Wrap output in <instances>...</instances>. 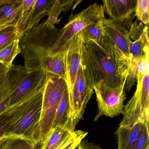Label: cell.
<instances>
[{
  "label": "cell",
  "instance_id": "6da1fadb",
  "mask_svg": "<svg viewBox=\"0 0 149 149\" xmlns=\"http://www.w3.org/2000/svg\"><path fill=\"white\" fill-rule=\"evenodd\" d=\"M81 66L88 84H103L112 88L125 85L129 61L109 38L83 42Z\"/></svg>",
  "mask_w": 149,
  "mask_h": 149
},
{
  "label": "cell",
  "instance_id": "7a4b0ae2",
  "mask_svg": "<svg viewBox=\"0 0 149 149\" xmlns=\"http://www.w3.org/2000/svg\"><path fill=\"white\" fill-rule=\"evenodd\" d=\"M43 89L23 102L7 108L0 115V122L5 126L6 136L39 141Z\"/></svg>",
  "mask_w": 149,
  "mask_h": 149
},
{
  "label": "cell",
  "instance_id": "3957f363",
  "mask_svg": "<svg viewBox=\"0 0 149 149\" xmlns=\"http://www.w3.org/2000/svg\"><path fill=\"white\" fill-rule=\"evenodd\" d=\"M59 30L48 25L46 21L23 33L19 41L21 54L27 72L46 68L53 56L52 49Z\"/></svg>",
  "mask_w": 149,
  "mask_h": 149
},
{
  "label": "cell",
  "instance_id": "277c9868",
  "mask_svg": "<svg viewBox=\"0 0 149 149\" xmlns=\"http://www.w3.org/2000/svg\"><path fill=\"white\" fill-rule=\"evenodd\" d=\"M67 89L65 79L47 74L39 125L38 141L42 143L53 128L58 106Z\"/></svg>",
  "mask_w": 149,
  "mask_h": 149
},
{
  "label": "cell",
  "instance_id": "5b68a950",
  "mask_svg": "<svg viewBox=\"0 0 149 149\" xmlns=\"http://www.w3.org/2000/svg\"><path fill=\"white\" fill-rule=\"evenodd\" d=\"M103 6L95 3L77 14L71 15L69 22L59 30L58 37L52 49L51 54L54 55L65 52L71 38L92 23L105 18Z\"/></svg>",
  "mask_w": 149,
  "mask_h": 149
},
{
  "label": "cell",
  "instance_id": "8992f818",
  "mask_svg": "<svg viewBox=\"0 0 149 149\" xmlns=\"http://www.w3.org/2000/svg\"><path fill=\"white\" fill-rule=\"evenodd\" d=\"M146 71L137 84L134 95L124 106L123 118L119 126H132L138 123L149 124V73Z\"/></svg>",
  "mask_w": 149,
  "mask_h": 149
},
{
  "label": "cell",
  "instance_id": "52a82bcc",
  "mask_svg": "<svg viewBox=\"0 0 149 149\" xmlns=\"http://www.w3.org/2000/svg\"><path fill=\"white\" fill-rule=\"evenodd\" d=\"M97 103L98 112L94 119L97 121L102 116L115 117L123 114L124 102L126 98L125 85L117 88L107 87L102 83H98L94 87Z\"/></svg>",
  "mask_w": 149,
  "mask_h": 149
},
{
  "label": "cell",
  "instance_id": "ba28073f",
  "mask_svg": "<svg viewBox=\"0 0 149 149\" xmlns=\"http://www.w3.org/2000/svg\"><path fill=\"white\" fill-rule=\"evenodd\" d=\"M68 93V119L76 126L78 123L83 119L87 104L94 93V89L87 83L81 66L74 86L71 91Z\"/></svg>",
  "mask_w": 149,
  "mask_h": 149
},
{
  "label": "cell",
  "instance_id": "9c48e42d",
  "mask_svg": "<svg viewBox=\"0 0 149 149\" xmlns=\"http://www.w3.org/2000/svg\"><path fill=\"white\" fill-rule=\"evenodd\" d=\"M47 78V73L44 69L27 72L23 81L12 93L7 108L23 102L42 90Z\"/></svg>",
  "mask_w": 149,
  "mask_h": 149
},
{
  "label": "cell",
  "instance_id": "30bf717a",
  "mask_svg": "<svg viewBox=\"0 0 149 149\" xmlns=\"http://www.w3.org/2000/svg\"><path fill=\"white\" fill-rule=\"evenodd\" d=\"M136 2L137 0H104L103 7L109 19L129 31L133 23Z\"/></svg>",
  "mask_w": 149,
  "mask_h": 149
},
{
  "label": "cell",
  "instance_id": "8fae6325",
  "mask_svg": "<svg viewBox=\"0 0 149 149\" xmlns=\"http://www.w3.org/2000/svg\"><path fill=\"white\" fill-rule=\"evenodd\" d=\"M83 41L81 32L74 36L70 41L64 56L66 81L68 92L74 85L81 67Z\"/></svg>",
  "mask_w": 149,
  "mask_h": 149
},
{
  "label": "cell",
  "instance_id": "7c38bea8",
  "mask_svg": "<svg viewBox=\"0 0 149 149\" xmlns=\"http://www.w3.org/2000/svg\"><path fill=\"white\" fill-rule=\"evenodd\" d=\"M102 22L105 35L112 41L130 62V47L132 41L128 30L109 19L104 18Z\"/></svg>",
  "mask_w": 149,
  "mask_h": 149
},
{
  "label": "cell",
  "instance_id": "4fadbf2b",
  "mask_svg": "<svg viewBox=\"0 0 149 149\" xmlns=\"http://www.w3.org/2000/svg\"><path fill=\"white\" fill-rule=\"evenodd\" d=\"M27 73L21 65H13L10 68L6 81L0 87V115L8 107L12 93L23 81Z\"/></svg>",
  "mask_w": 149,
  "mask_h": 149
},
{
  "label": "cell",
  "instance_id": "5bb4252c",
  "mask_svg": "<svg viewBox=\"0 0 149 149\" xmlns=\"http://www.w3.org/2000/svg\"><path fill=\"white\" fill-rule=\"evenodd\" d=\"M76 125L70 120L51 130L40 149H56L75 130Z\"/></svg>",
  "mask_w": 149,
  "mask_h": 149
},
{
  "label": "cell",
  "instance_id": "9a60e30c",
  "mask_svg": "<svg viewBox=\"0 0 149 149\" xmlns=\"http://www.w3.org/2000/svg\"><path fill=\"white\" fill-rule=\"evenodd\" d=\"M22 0H0V24H16L22 12Z\"/></svg>",
  "mask_w": 149,
  "mask_h": 149
},
{
  "label": "cell",
  "instance_id": "2e32d148",
  "mask_svg": "<svg viewBox=\"0 0 149 149\" xmlns=\"http://www.w3.org/2000/svg\"><path fill=\"white\" fill-rule=\"evenodd\" d=\"M55 1L54 0H36L33 7L26 16L25 21L26 28L24 33L39 24L41 20L47 15L48 10Z\"/></svg>",
  "mask_w": 149,
  "mask_h": 149
},
{
  "label": "cell",
  "instance_id": "e0dca14e",
  "mask_svg": "<svg viewBox=\"0 0 149 149\" xmlns=\"http://www.w3.org/2000/svg\"><path fill=\"white\" fill-rule=\"evenodd\" d=\"M143 123L132 126H119L115 132L118 141V149H129L139 136Z\"/></svg>",
  "mask_w": 149,
  "mask_h": 149
},
{
  "label": "cell",
  "instance_id": "ac0fdd59",
  "mask_svg": "<svg viewBox=\"0 0 149 149\" xmlns=\"http://www.w3.org/2000/svg\"><path fill=\"white\" fill-rule=\"evenodd\" d=\"M20 39L15 40L0 49V63L10 69L15 58L21 54Z\"/></svg>",
  "mask_w": 149,
  "mask_h": 149
},
{
  "label": "cell",
  "instance_id": "d6986e66",
  "mask_svg": "<svg viewBox=\"0 0 149 149\" xmlns=\"http://www.w3.org/2000/svg\"><path fill=\"white\" fill-rule=\"evenodd\" d=\"M42 143L24 138H13L7 140L0 149H40Z\"/></svg>",
  "mask_w": 149,
  "mask_h": 149
},
{
  "label": "cell",
  "instance_id": "ffe728a7",
  "mask_svg": "<svg viewBox=\"0 0 149 149\" xmlns=\"http://www.w3.org/2000/svg\"><path fill=\"white\" fill-rule=\"evenodd\" d=\"M23 34L16 25H8L4 27L0 30V49L15 40H20Z\"/></svg>",
  "mask_w": 149,
  "mask_h": 149
},
{
  "label": "cell",
  "instance_id": "44dd1931",
  "mask_svg": "<svg viewBox=\"0 0 149 149\" xmlns=\"http://www.w3.org/2000/svg\"><path fill=\"white\" fill-rule=\"evenodd\" d=\"M69 113V96L67 89L63 94L61 101L58 106L54 120L53 128L62 125L68 121ZM52 128V129H53Z\"/></svg>",
  "mask_w": 149,
  "mask_h": 149
},
{
  "label": "cell",
  "instance_id": "7402d4cb",
  "mask_svg": "<svg viewBox=\"0 0 149 149\" xmlns=\"http://www.w3.org/2000/svg\"><path fill=\"white\" fill-rule=\"evenodd\" d=\"M102 21L92 23L81 31L83 42L98 40L105 35Z\"/></svg>",
  "mask_w": 149,
  "mask_h": 149
},
{
  "label": "cell",
  "instance_id": "603a6c76",
  "mask_svg": "<svg viewBox=\"0 0 149 149\" xmlns=\"http://www.w3.org/2000/svg\"><path fill=\"white\" fill-rule=\"evenodd\" d=\"M68 11L67 1L56 0L48 10V18L46 22L48 25L55 26V24L60 22L61 19H58L59 15L62 12Z\"/></svg>",
  "mask_w": 149,
  "mask_h": 149
},
{
  "label": "cell",
  "instance_id": "cb8c5ba5",
  "mask_svg": "<svg viewBox=\"0 0 149 149\" xmlns=\"http://www.w3.org/2000/svg\"><path fill=\"white\" fill-rule=\"evenodd\" d=\"M88 134L87 132L75 130L56 149H75Z\"/></svg>",
  "mask_w": 149,
  "mask_h": 149
},
{
  "label": "cell",
  "instance_id": "d4e9b609",
  "mask_svg": "<svg viewBox=\"0 0 149 149\" xmlns=\"http://www.w3.org/2000/svg\"><path fill=\"white\" fill-rule=\"evenodd\" d=\"M149 0H137L135 16L146 26L149 22Z\"/></svg>",
  "mask_w": 149,
  "mask_h": 149
},
{
  "label": "cell",
  "instance_id": "484cf974",
  "mask_svg": "<svg viewBox=\"0 0 149 149\" xmlns=\"http://www.w3.org/2000/svg\"><path fill=\"white\" fill-rule=\"evenodd\" d=\"M149 149V125L143 123L139 136L129 149Z\"/></svg>",
  "mask_w": 149,
  "mask_h": 149
},
{
  "label": "cell",
  "instance_id": "4316f807",
  "mask_svg": "<svg viewBox=\"0 0 149 149\" xmlns=\"http://www.w3.org/2000/svg\"><path fill=\"white\" fill-rule=\"evenodd\" d=\"M77 148V149H102L97 145L90 143L87 139L82 141Z\"/></svg>",
  "mask_w": 149,
  "mask_h": 149
},
{
  "label": "cell",
  "instance_id": "83f0119b",
  "mask_svg": "<svg viewBox=\"0 0 149 149\" xmlns=\"http://www.w3.org/2000/svg\"><path fill=\"white\" fill-rule=\"evenodd\" d=\"M10 69L0 63V87L6 81Z\"/></svg>",
  "mask_w": 149,
  "mask_h": 149
},
{
  "label": "cell",
  "instance_id": "f1b7e54d",
  "mask_svg": "<svg viewBox=\"0 0 149 149\" xmlns=\"http://www.w3.org/2000/svg\"><path fill=\"white\" fill-rule=\"evenodd\" d=\"M35 1L36 0H22V14L29 12L33 6Z\"/></svg>",
  "mask_w": 149,
  "mask_h": 149
},
{
  "label": "cell",
  "instance_id": "f546056e",
  "mask_svg": "<svg viewBox=\"0 0 149 149\" xmlns=\"http://www.w3.org/2000/svg\"><path fill=\"white\" fill-rule=\"evenodd\" d=\"M6 129L4 125L0 122V138L6 136Z\"/></svg>",
  "mask_w": 149,
  "mask_h": 149
},
{
  "label": "cell",
  "instance_id": "4dcf8cb0",
  "mask_svg": "<svg viewBox=\"0 0 149 149\" xmlns=\"http://www.w3.org/2000/svg\"><path fill=\"white\" fill-rule=\"evenodd\" d=\"M6 26H3V25H1L0 24V30H1L2 29H3L4 27Z\"/></svg>",
  "mask_w": 149,
  "mask_h": 149
},
{
  "label": "cell",
  "instance_id": "1f68e13d",
  "mask_svg": "<svg viewBox=\"0 0 149 149\" xmlns=\"http://www.w3.org/2000/svg\"></svg>",
  "mask_w": 149,
  "mask_h": 149
}]
</instances>
